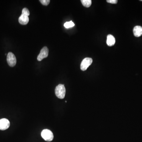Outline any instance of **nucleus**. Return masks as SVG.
<instances>
[{
	"mask_svg": "<svg viewBox=\"0 0 142 142\" xmlns=\"http://www.w3.org/2000/svg\"><path fill=\"white\" fill-rule=\"evenodd\" d=\"M55 93L58 98H64L66 94V89L64 85L59 84L56 86L55 89Z\"/></svg>",
	"mask_w": 142,
	"mask_h": 142,
	"instance_id": "obj_1",
	"label": "nucleus"
},
{
	"mask_svg": "<svg viewBox=\"0 0 142 142\" xmlns=\"http://www.w3.org/2000/svg\"><path fill=\"white\" fill-rule=\"evenodd\" d=\"M41 136L43 139L47 141H51L54 138V135L51 131L45 129L41 133Z\"/></svg>",
	"mask_w": 142,
	"mask_h": 142,
	"instance_id": "obj_2",
	"label": "nucleus"
},
{
	"mask_svg": "<svg viewBox=\"0 0 142 142\" xmlns=\"http://www.w3.org/2000/svg\"><path fill=\"white\" fill-rule=\"evenodd\" d=\"M93 59L91 58H86L83 60L81 64V69L84 71L86 70L93 63Z\"/></svg>",
	"mask_w": 142,
	"mask_h": 142,
	"instance_id": "obj_3",
	"label": "nucleus"
},
{
	"mask_svg": "<svg viewBox=\"0 0 142 142\" xmlns=\"http://www.w3.org/2000/svg\"><path fill=\"white\" fill-rule=\"evenodd\" d=\"M7 61L8 64L11 67H14L16 64V58L14 54L11 52H9L7 55Z\"/></svg>",
	"mask_w": 142,
	"mask_h": 142,
	"instance_id": "obj_4",
	"label": "nucleus"
},
{
	"mask_svg": "<svg viewBox=\"0 0 142 142\" xmlns=\"http://www.w3.org/2000/svg\"><path fill=\"white\" fill-rule=\"evenodd\" d=\"M49 54V49L47 47H43L40 51V53L37 57L38 61H41L45 58L47 57Z\"/></svg>",
	"mask_w": 142,
	"mask_h": 142,
	"instance_id": "obj_5",
	"label": "nucleus"
},
{
	"mask_svg": "<svg viewBox=\"0 0 142 142\" xmlns=\"http://www.w3.org/2000/svg\"><path fill=\"white\" fill-rule=\"evenodd\" d=\"M10 122L9 120L6 119L0 120V130H5L9 128Z\"/></svg>",
	"mask_w": 142,
	"mask_h": 142,
	"instance_id": "obj_6",
	"label": "nucleus"
},
{
	"mask_svg": "<svg viewBox=\"0 0 142 142\" xmlns=\"http://www.w3.org/2000/svg\"><path fill=\"white\" fill-rule=\"evenodd\" d=\"M18 20L19 22L21 24L25 25L29 22V16L24 14H22L19 18Z\"/></svg>",
	"mask_w": 142,
	"mask_h": 142,
	"instance_id": "obj_7",
	"label": "nucleus"
},
{
	"mask_svg": "<svg viewBox=\"0 0 142 142\" xmlns=\"http://www.w3.org/2000/svg\"><path fill=\"white\" fill-rule=\"evenodd\" d=\"M133 32L135 37H139L142 35V27L139 26H136L133 28Z\"/></svg>",
	"mask_w": 142,
	"mask_h": 142,
	"instance_id": "obj_8",
	"label": "nucleus"
},
{
	"mask_svg": "<svg viewBox=\"0 0 142 142\" xmlns=\"http://www.w3.org/2000/svg\"><path fill=\"white\" fill-rule=\"evenodd\" d=\"M115 43V39L114 37L111 34H109L107 36V44L109 46H112Z\"/></svg>",
	"mask_w": 142,
	"mask_h": 142,
	"instance_id": "obj_9",
	"label": "nucleus"
},
{
	"mask_svg": "<svg viewBox=\"0 0 142 142\" xmlns=\"http://www.w3.org/2000/svg\"><path fill=\"white\" fill-rule=\"evenodd\" d=\"M81 2L83 6L86 8L90 7L92 4V1L91 0H81Z\"/></svg>",
	"mask_w": 142,
	"mask_h": 142,
	"instance_id": "obj_10",
	"label": "nucleus"
},
{
	"mask_svg": "<svg viewBox=\"0 0 142 142\" xmlns=\"http://www.w3.org/2000/svg\"><path fill=\"white\" fill-rule=\"evenodd\" d=\"M74 25H75V24L72 21H68V22H66L64 24V27L67 29L73 27V26H74Z\"/></svg>",
	"mask_w": 142,
	"mask_h": 142,
	"instance_id": "obj_11",
	"label": "nucleus"
},
{
	"mask_svg": "<svg viewBox=\"0 0 142 142\" xmlns=\"http://www.w3.org/2000/svg\"><path fill=\"white\" fill-rule=\"evenodd\" d=\"M22 14H24L26 16H29L30 15V12L29 11V10L27 9V8H24L22 10Z\"/></svg>",
	"mask_w": 142,
	"mask_h": 142,
	"instance_id": "obj_12",
	"label": "nucleus"
},
{
	"mask_svg": "<svg viewBox=\"0 0 142 142\" xmlns=\"http://www.w3.org/2000/svg\"><path fill=\"white\" fill-rule=\"evenodd\" d=\"M40 3L42 4L43 5L47 6L49 4V0H40Z\"/></svg>",
	"mask_w": 142,
	"mask_h": 142,
	"instance_id": "obj_13",
	"label": "nucleus"
},
{
	"mask_svg": "<svg viewBox=\"0 0 142 142\" xmlns=\"http://www.w3.org/2000/svg\"><path fill=\"white\" fill-rule=\"evenodd\" d=\"M107 2L111 4H117L118 3L117 0H107Z\"/></svg>",
	"mask_w": 142,
	"mask_h": 142,
	"instance_id": "obj_14",
	"label": "nucleus"
},
{
	"mask_svg": "<svg viewBox=\"0 0 142 142\" xmlns=\"http://www.w3.org/2000/svg\"><path fill=\"white\" fill-rule=\"evenodd\" d=\"M140 1H142V0H140Z\"/></svg>",
	"mask_w": 142,
	"mask_h": 142,
	"instance_id": "obj_15",
	"label": "nucleus"
}]
</instances>
